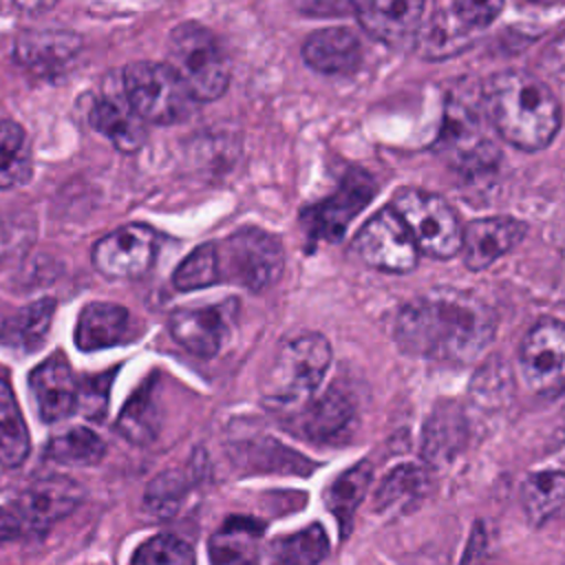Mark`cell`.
<instances>
[{"mask_svg": "<svg viewBox=\"0 0 565 565\" xmlns=\"http://www.w3.org/2000/svg\"><path fill=\"white\" fill-rule=\"evenodd\" d=\"M494 329L497 318L486 302L446 287L406 302L395 318V340L404 351L455 364L479 358Z\"/></svg>", "mask_w": 565, "mask_h": 565, "instance_id": "1", "label": "cell"}, {"mask_svg": "<svg viewBox=\"0 0 565 565\" xmlns=\"http://www.w3.org/2000/svg\"><path fill=\"white\" fill-rule=\"evenodd\" d=\"M486 117L494 130L521 150L545 148L561 126V106L552 88L525 71H501L483 86Z\"/></svg>", "mask_w": 565, "mask_h": 565, "instance_id": "2", "label": "cell"}, {"mask_svg": "<svg viewBox=\"0 0 565 565\" xmlns=\"http://www.w3.org/2000/svg\"><path fill=\"white\" fill-rule=\"evenodd\" d=\"M329 364L331 344L320 333H302L282 342L263 384L265 402L278 411L307 406Z\"/></svg>", "mask_w": 565, "mask_h": 565, "instance_id": "3", "label": "cell"}, {"mask_svg": "<svg viewBox=\"0 0 565 565\" xmlns=\"http://www.w3.org/2000/svg\"><path fill=\"white\" fill-rule=\"evenodd\" d=\"M192 99H218L230 82L227 57L210 29L183 22L168 38V62Z\"/></svg>", "mask_w": 565, "mask_h": 565, "instance_id": "4", "label": "cell"}, {"mask_svg": "<svg viewBox=\"0 0 565 565\" xmlns=\"http://www.w3.org/2000/svg\"><path fill=\"white\" fill-rule=\"evenodd\" d=\"M501 9V2H439L430 7L428 15H424L413 49L426 60H444L457 55L477 38L479 31H483L497 18Z\"/></svg>", "mask_w": 565, "mask_h": 565, "instance_id": "5", "label": "cell"}, {"mask_svg": "<svg viewBox=\"0 0 565 565\" xmlns=\"http://www.w3.org/2000/svg\"><path fill=\"white\" fill-rule=\"evenodd\" d=\"M406 225L417 249L433 258H450L461 252V223L455 210L435 192L406 188L391 203Z\"/></svg>", "mask_w": 565, "mask_h": 565, "instance_id": "6", "label": "cell"}, {"mask_svg": "<svg viewBox=\"0 0 565 565\" xmlns=\"http://www.w3.org/2000/svg\"><path fill=\"white\" fill-rule=\"evenodd\" d=\"M216 249L221 282H234L249 291L271 287L285 267L282 243L260 227L238 230L216 245Z\"/></svg>", "mask_w": 565, "mask_h": 565, "instance_id": "7", "label": "cell"}, {"mask_svg": "<svg viewBox=\"0 0 565 565\" xmlns=\"http://www.w3.org/2000/svg\"><path fill=\"white\" fill-rule=\"evenodd\" d=\"M121 88L132 110L150 124H177L192 110V97L168 64L130 62L121 71Z\"/></svg>", "mask_w": 565, "mask_h": 565, "instance_id": "8", "label": "cell"}, {"mask_svg": "<svg viewBox=\"0 0 565 565\" xmlns=\"http://www.w3.org/2000/svg\"><path fill=\"white\" fill-rule=\"evenodd\" d=\"M435 150L459 172L477 174L497 166L499 148L477 113L459 102H448Z\"/></svg>", "mask_w": 565, "mask_h": 565, "instance_id": "9", "label": "cell"}, {"mask_svg": "<svg viewBox=\"0 0 565 565\" xmlns=\"http://www.w3.org/2000/svg\"><path fill=\"white\" fill-rule=\"evenodd\" d=\"M519 371L523 384L541 395L565 393V324L554 318L539 320L521 342Z\"/></svg>", "mask_w": 565, "mask_h": 565, "instance_id": "10", "label": "cell"}, {"mask_svg": "<svg viewBox=\"0 0 565 565\" xmlns=\"http://www.w3.org/2000/svg\"><path fill=\"white\" fill-rule=\"evenodd\" d=\"M353 247L366 265L388 274H406L415 269L419 258L415 241L391 205L362 225L353 238Z\"/></svg>", "mask_w": 565, "mask_h": 565, "instance_id": "11", "label": "cell"}, {"mask_svg": "<svg viewBox=\"0 0 565 565\" xmlns=\"http://www.w3.org/2000/svg\"><path fill=\"white\" fill-rule=\"evenodd\" d=\"M157 256V234L148 225L130 223L106 236H102L90 260L95 269L106 278H139L143 276Z\"/></svg>", "mask_w": 565, "mask_h": 565, "instance_id": "12", "label": "cell"}, {"mask_svg": "<svg viewBox=\"0 0 565 565\" xmlns=\"http://www.w3.org/2000/svg\"><path fill=\"white\" fill-rule=\"evenodd\" d=\"M238 305L234 298L205 307L177 309L170 316L172 338L190 353L199 358H212L221 351L225 338L232 331Z\"/></svg>", "mask_w": 565, "mask_h": 565, "instance_id": "13", "label": "cell"}, {"mask_svg": "<svg viewBox=\"0 0 565 565\" xmlns=\"http://www.w3.org/2000/svg\"><path fill=\"white\" fill-rule=\"evenodd\" d=\"M375 183L366 172H351L329 199L305 210L302 223L307 234L322 241H338L351 218L371 201Z\"/></svg>", "mask_w": 565, "mask_h": 565, "instance_id": "14", "label": "cell"}, {"mask_svg": "<svg viewBox=\"0 0 565 565\" xmlns=\"http://www.w3.org/2000/svg\"><path fill=\"white\" fill-rule=\"evenodd\" d=\"M426 9L428 4L422 0H364L353 4L360 26L391 49L415 46Z\"/></svg>", "mask_w": 565, "mask_h": 565, "instance_id": "15", "label": "cell"}, {"mask_svg": "<svg viewBox=\"0 0 565 565\" xmlns=\"http://www.w3.org/2000/svg\"><path fill=\"white\" fill-rule=\"evenodd\" d=\"M90 106L86 113L88 124L108 137L113 146L121 152H135L146 141V126L143 119L132 110L126 93L119 86H113V75L104 82V88L97 97H88Z\"/></svg>", "mask_w": 565, "mask_h": 565, "instance_id": "16", "label": "cell"}, {"mask_svg": "<svg viewBox=\"0 0 565 565\" xmlns=\"http://www.w3.org/2000/svg\"><path fill=\"white\" fill-rule=\"evenodd\" d=\"M82 51V38L64 29H29L15 38L13 57L38 77L66 73Z\"/></svg>", "mask_w": 565, "mask_h": 565, "instance_id": "17", "label": "cell"}, {"mask_svg": "<svg viewBox=\"0 0 565 565\" xmlns=\"http://www.w3.org/2000/svg\"><path fill=\"white\" fill-rule=\"evenodd\" d=\"M84 499V490L68 477H44L33 481L15 499L18 519L31 530H46L68 516Z\"/></svg>", "mask_w": 565, "mask_h": 565, "instance_id": "18", "label": "cell"}, {"mask_svg": "<svg viewBox=\"0 0 565 565\" xmlns=\"http://www.w3.org/2000/svg\"><path fill=\"white\" fill-rule=\"evenodd\" d=\"M31 393L38 402L40 417L49 424L66 419L79 402V382L64 355L42 360L29 375Z\"/></svg>", "mask_w": 565, "mask_h": 565, "instance_id": "19", "label": "cell"}, {"mask_svg": "<svg viewBox=\"0 0 565 565\" xmlns=\"http://www.w3.org/2000/svg\"><path fill=\"white\" fill-rule=\"evenodd\" d=\"M525 236V223L512 216L470 221L461 232V252L468 269H486Z\"/></svg>", "mask_w": 565, "mask_h": 565, "instance_id": "20", "label": "cell"}, {"mask_svg": "<svg viewBox=\"0 0 565 565\" xmlns=\"http://www.w3.org/2000/svg\"><path fill=\"white\" fill-rule=\"evenodd\" d=\"M302 60L324 75L353 73L362 62V44L351 29L327 26L305 40Z\"/></svg>", "mask_w": 565, "mask_h": 565, "instance_id": "21", "label": "cell"}, {"mask_svg": "<svg viewBox=\"0 0 565 565\" xmlns=\"http://www.w3.org/2000/svg\"><path fill=\"white\" fill-rule=\"evenodd\" d=\"M132 320L128 309L115 302H88L75 324V344L79 351H99L121 344L130 338Z\"/></svg>", "mask_w": 565, "mask_h": 565, "instance_id": "22", "label": "cell"}, {"mask_svg": "<svg viewBox=\"0 0 565 565\" xmlns=\"http://www.w3.org/2000/svg\"><path fill=\"white\" fill-rule=\"evenodd\" d=\"M353 411L351 395L340 386H331L320 399L305 406L298 417V430L313 441H333L351 426Z\"/></svg>", "mask_w": 565, "mask_h": 565, "instance_id": "23", "label": "cell"}, {"mask_svg": "<svg viewBox=\"0 0 565 565\" xmlns=\"http://www.w3.org/2000/svg\"><path fill=\"white\" fill-rule=\"evenodd\" d=\"M263 523L252 516H227L210 539L212 565H258Z\"/></svg>", "mask_w": 565, "mask_h": 565, "instance_id": "24", "label": "cell"}, {"mask_svg": "<svg viewBox=\"0 0 565 565\" xmlns=\"http://www.w3.org/2000/svg\"><path fill=\"white\" fill-rule=\"evenodd\" d=\"M466 444V419L457 404H439L426 419L422 435V457L433 466H444Z\"/></svg>", "mask_w": 565, "mask_h": 565, "instance_id": "25", "label": "cell"}, {"mask_svg": "<svg viewBox=\"0 0 565 565\" xmlns=\"http://www.w3.org/2000/svg\"><path fill=\"white\" fill-rule=\"evenodd\" d=\"M428 472L415 463L393 468L375 492V510L384 514H406L419 505L428 492Z\"/></svg>", "mask_w": 565, "mask_h": 565, "instance_id": "26", "label": "cell"}, {"mask_svg": "<svg viewBox=\"0 0 565 565\" xmlns=\"http://www.w3.org/2000/svg\"><path fill=\"white\" fill-rule=\"evenodd\" d=\"M55 311L53 298H40L26 307H22L18 313L4 320L0 327V344L18 351V353H31L35 351L51 327Z\"/></svg>", "mask_w": 565, "mask_h": 565, "instance_id": "27", "label": "cell"}, {"mask_svg": "<svg viewBox=\"0 0 565 565\" xmlns=\"http://www.w3.org/2000/svg\"><path fill=\"white\" fill-rule=\"evenodd\" d=\"M521 503L532 525H543L565 514V472L545 470L530 475L521 488Z\"/></svg>", "mask_w": 565, "mask_h": 565, "instance_id": "28", "label": "cell"}, {"mask_svg": "<svg viewBox=\"0 0 565 565\" xmlns=\"http://www.w3.org/2000/svg\"><path fill=\"white\" fill-rule=\"evenodd\" d=\"M371 477H373L371 463L360 461V463L351 466L349 470H344L342 475H338L324 492V503H327L329 512L335 516L342 536H347L351 530L353 514L369 490Z\"/></svg>", "mask_w": 565, "mask_h": 565, "instance_id": "29", "label": "cell"}, {"mask_svg": "<svg viewBox=\"0 0 565 565\" xmlns=\"http://www.w3.org/2000/svg\"><path fill=\"white\" fill-rule=\"evenodd\" d=\"M29 428L7 380L0 377V463L18 468L29 457Z\"/></svg>", "mask_w": 565, "mask_h": 565, "instance_id": "30", "label": "cell"}, {"mask_svg": "<svg viewBox=\"0 0 565 565\" xmlns=\"http://www.w3.org/2000/svg\"><path fill=\"white\" fill-rule=\"evenodd\" d=\"M329 552L322 525L313 523L269 545V565H318Z\"/></svg>", "mask_w": 565, "mask_h": 565, "instance_id": "31", "label": "cell"}, {"mask_svg": "<svg viewBox=\"0 0 565 565\" xmlns=\"http://www.w3.org/2000/svg\"><path fill=\"white\" fill-rule=\"evenodd\" d=\"M31 177V146L24 128L11 119L0 121V188H15Z\"/></svg>", "mask_w": 565, "mask_h": 565, "instance_id": "32", "label": "cell"}, {"mask_svg": "<svg viewBox=\"0 0 565 565\" xmlns=\"http://www.w3.org/2000/svg\"><path fill=\"white\" fill-rule=\"evenodd\" d=\"M106 444L86 426L68 428L46 444V457L64 466H95L104 459Z\"/></svg>", "mask_w": 565, "mask_h": 565, "instance_id": "33", "label": "cell"}, {"mask_svg": "<svg viewBox=\"0 0 565 565\" xmlns=\"http://www.w3.org/2000/svg\"><path fill=\"white\" fill-rule=\"evenodd\" d=\"M117 430L137 446L150 444L157 435V411H154V402H152V391L150 386H139L132 397L128 399V404L124 406L119 422H117Z\"/></svg>", "mask_w": 565, "mask_h": 565, "instance_id": "34", "label": "cell"}, {"mask_svg": "<svg viewBox=\"0 0 565 565\" xmlns=\"http://www.w3.org/2000/svg\"><path fill=\"white\" fill-rule=\"evenodd\" d=\"M172 282L179 291H194L221 282L216 245L203 243L194 252H190L177 267Z\"/></svg>", "mask_w": 565, "mask_h": 565, "instance_id": "35", "label": "cell"}, {"mask_svg": "<svg viewBox=\"0 0 565 565\" xmlns=\"http://www.w3.org/2000/svg\"><path fill=\"white\" fill-rule=\"evenodd\" d=\"M188 490L190 479L181 470H166L148 483L143 494V510L159 519L174 516L185 501Z\"/></svg>", "mask_w": 565, "mask_h": 565, "instance_id": "36", "label": "cell"}, {"mask_svg": "<svg viewBox=\"0 0 565 565\" xmlns=\"http://www.w3.org/2000/svg\"><path fill=\"white\" fill-rule=\"evenodd\" d=\"M128 565H194V550L179 536L154 534L135 550Z\"/></svg>", "mask_w": 565, "mask_h": 565, "instance_id": "37", "label": "cell"}, {"mask_svg": "<svg viewBox=\"0 0 565 565\" xmlns=\"http://www.w3.org/2000/svg\"><path fill=\"white\" fill-rule=\"evenodd\" d=\"M461 565H494V556L490 550V541H488V532L483 527V523H475L472 534L468 539Z\"/></svg>", "mask_w": 565, "mask_h": 565, "instance_id": "38", "label": "cell"}, {"mask_svg": "<svg viewBox=\"0 0 565 565\" xmlns=\"http://www.w3.org/2000/svg\"><path fill=\"white\" fill-rule=\"evenodd\" d=\"M20 530H22V521L18 519V514L13 510L0 508V543L15 539Z\"/></svg>", "mask_w": 565, "mask_h": 565, "instance_id": "39", "label": "cell"}, {"mask_svg": "<svg viewBox=\"0 0 565 565\" xmlns=\"http://www.w3.org/2000/svg\"><path fill=\"white\" fill-rule=\"evenodd\" d=\"M558 46H565V33H563V38H561V42H558Z\"/></svg>", "mask_w": 565, "mask_h": 565, "instance_id": "40", "label": "cell"}, {"mask_svg": "<svg viewBox=\"0 0 565 565\" xmlns=\"http://www.w3.org/2000/svg\"><path fill=\"white\" fill-rule=\"evenodd\" d=\"M563 565H565V563H563Z\"/></svg>", "mask_w": 565, "mask_h": 565, "instance_id": "41", "label": "cell"}]
</instances>
